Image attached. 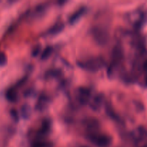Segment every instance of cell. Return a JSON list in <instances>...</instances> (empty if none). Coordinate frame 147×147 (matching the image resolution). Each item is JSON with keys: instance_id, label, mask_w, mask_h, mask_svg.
I'll use <instances>...</instances> for the list:
<instances>
[{"instance_id": "6da1fadb", "label": "cell", "mask_w": 147, "mask_h": 147, "mask_svg": "<svg viewBox=\"0 0 147 147\" xmlns=\"http://www.w3.org/2000/svg\"><path fill=\"white\" fill-rule=\"evenodd\" d=\"M77 65L83 70L96 72L104 67L106 62L102 57H92L83 61H77Z\"/></svg>"}, {"instance_id": "7a4b0ae2", "label": "cell", "mask_w": 147, "mask_h": 147, "mask_svg": "<svg viewBox=\"0 0 147 147\" xmlns=\"http://www.w3.org/2000/svg\"><path fill=\"white\" fill-rule=\"evenodd\" d=\"M88 138L91 143L98 147H109L113 142V139L111 136L98 132L89 134Z\"/></svg>"}, {"instance_id": "3957f363", "label": "cell", "mask_w": 147, "mask_h": 147, "mask_svg": "<svg viewBox=\"0 0 147 147\" xmlns=\"http://www.w3.org/2000/svg\"><path fill=\"white\" fill-rule=\"evenodd\" d=\"M93 39L98 44L100 45H104L109 40V32L107 29L102 26L96 25L91 28L90 31Z\"/></svg>"}, {"instance_id": "277c9868", "label": "cell", "mask_w": 147, "mask_h": 147, "mask_svg": "<svg viewBox=\"0 0 147 147\" xmlns=\"http://www.w3.org/2000/svg\"><path fill=\"white\" fill-rule=\"evenodd\" d=\"M91 92L88 88L79 87L76 91V97L79 103L82 105H86L90 102Z\"/></svg>"}, {"instance_id": "5b68a950", "label": "cell", "mask_w": 147, "mask_h": 147, "mask_svg": "<svg viewBox=\"0 0 147 147\" xmlns=\"http://www.w3.org/2000/svg\"><path fill=\"white\" fill-rule=\"evenodd\" d=\"M85 126L90 134L96 133L100 128V123L95 118H88L85 120Z\"/></svg>"}, {"instance_id": "8992f818", "label": "cell", "mask_w": 147, "mask_h": 147, "mask_svg": "<svg viewBox=\"0 0 147 147\" xmlns=\"http://www.w3.org/2000/svg\"><path fill=\"white\" fill-rule=\"evenodd\" d=\"M87 11V8L86 7H81L80 8H79L77 11H75L73 14L69 18L68 22L70 24H76L77 22H78V20L83 17L85 14V13Z\"/></svg>"}, {"instance_id": "52a82bcc", "label": "cell", "mask_w": 147, "mask_h": 147, "mask_svg": "<svg viewBox=\"0 0 147 147\" xmlns=\"http://www.w3.org/2000/svg\"><path fill=\"white\" fill-rule=\"evenodd\" d=\"M103 101V96L102 94H98L93 99L92 101H90V106L92 110L98 111L101 108L102 103Z\"/></svg>"}, {"instance_id": "ba28073f", "label": "cell", "mask_w": 147, "mask_h": 147, "mask_svg": "<svg viewBox=\"0 0 147 147\" xmlns=\"http://www.w3.org/2000/svg\"><path fill=\"white\" fill-rule=\"evenodd\" d=\"M65 28V24L63 22H57L54 25L52 26L47 32V34L48 35H55L61 32Z\"/></svg>"}, {"instance_id": "9c48e42d", "label": "cell", "mask_w": 147, "mask_h": 147, "mask_svg": "<svg viewBox=\"0 0 147 147\" xmlns=\"http://www.w3.org/2000/svg\"><path fill=\"white\" fill-rule=\"evenodd\" d=\"M49 104V98L45 95H41L40 98H38V100L37 102L35 108L37 110L39 111H42L45 109Z\"/></svg>"}, {"instance_id": "30bf717a", "label": "cell", "mask_w": 147, "mask_h": 147, "mask_svg": "<svg viewBox=\"0 0 147 147\" xmlns=\"http://www.w3.org/2000/svg\"><path fill=\"white\" fill-rule=\"evenodd\" d=\"M6 98L10 102H16L18 99V95L15 88H10L6 91Z\"/></svg>"}, {"instance_id": "8fae6325", "label": "cell", "mask_w": 147, "mask_h": 147, "mask_svg": "<svg viewBox=\"0 0 147 147\" xmlns=\"http://www.w3.org/2000/svg\"><path fill=\"white\" fill-rule=\"evenodd\" d=\"M31 147H53L52 142L43 139H36L32 144Z\"/></svg>"}, {"instance_id": "7c38bea8", "label": "cell", "mask_w": 147, "mask_h": 147, "mask_svg": "<svg viewBox=\"0 0 147 147\" xmlns=\"http://www.w3.org/2000/svg\"><path fill=\"white\" fill-rule=\"evenodd\" d=\"M32 113V109L30 105L24 104L21 107V116L23 119H27L30 117Z\"/></svg>"}, {"instance_id": "4fadbf2b", "label": "cell", "mask_w": 147, "mask_h": 147, "mask_svg": "<svg viewBox=\"0 0 147 147\" xmlns=\"http://www.w3.org/2000/svg\"><path fill=\"white\" fill-rule=\"evenodd\" d=\"M53 47L52 46H47L44 49L42 52L41 53V55H40V59L42 60H45L47 59H48L50 57V55H52V53H53Z\"/></svg>"}, {"instance_id": "5bb4252c", "label": "cell", "mask_w": 147, "mask_h": 147, "mask_svg": "<svg viewBox=\"0 0 147 147\" xmlns=\"http://www.w3.org/2000/svg\"><path fill=\"white\" fill-rule=\"evenodd\" d=\"M106 113L108 114V116H110L112 119H114V120H117V119H119V117H118L117 114L115 113L114 110H113L111 106H110V105L109 104L106 105Z\"/></svg>"}, {"instance_id": "9a60e30c", "label": "cell", "mask_w": 147, "mask_h": 147, "mask_svg": "<svg viewBox=\"0 0 147 147\" xmlns=\"http://www.w3.org/2000/svg\"><path fill=\"white\" fill-rule=\"evenodd\" d=\"M62 72L60 70H50L46 73L47 78H58L61 76Z\"/></svg>"}, {"instance_id": "2e32d148", "label": "cell", "mask_w": 147, "mask_h": 147, "mask_svg": "<svg viewBox=\"0 0 147 147\" xmlns=\"http://www.w3.org/2000/svg\"><path fill=\"white\" fill-rule=\"evenodd\" d=\"M7 63V56L4 52L0 51V66L3 67V66L6 65Z\"/></svg>"}, {"instance_id": "e0dca14e", "label": "cell", "mask_w": 147, "mask_h": 147, "mask_svg": "<svg viewBox=\"0 0 147 147\" xmlns=\"http://www.w3.org/2000/svg\"><path fill=\"white\" fill-rule=\"evenodd\" d=\"M10 115H11V118H12L13 120L15 122H18L19 119H20V116H19V113L17 112V110H15L14 109H12L10 111Z\"/></svg>"}, {"instance_id": "ac0fdd59", "label": "cell", "mask_w": 147, "mask_h": 147, "mask_svg": "<svg viewBox=\"0 0 147 147\" xmlns=\"http://www.w3.org/2000/svg\"><path fill=\"white\" fill-rule=\"evenodd\" d=\"M40 52H41V45H36L33 48L32 51V55L33 57H37V56L39 55Z\"/></svg>"}, {"instance_id": "d6986e66", "label": "cell", "mask_w": 147, "mask_h": 147, "mask_svg": "<svg viewBox=\"0 0 147 147\" xmlns=\"http://www.w3.org/2000/svg\"><path fill=\"white\" fill-rule=\"evenodd\" d=\"M82 147H88V146H82Z\"/></svg>"}]
</instances>
